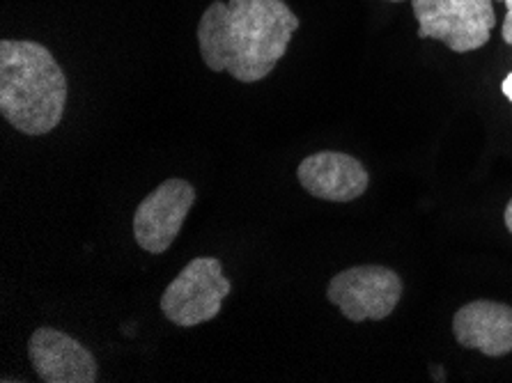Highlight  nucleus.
<instances>
[{
    "label": "nucleus",
    "instance_id": "0eeeda50",
    "mask_svg": "<svg viewBox=\"0 0 512 383\" xmlns=\"http://www.w3.org/2000/svg\"><path fill=\"white\" fill-rule=\"evenodd\" d=\"M28 356L37 377L46 383H95L99 367L95 356L72 335L42 326L30 335Z\"/></svg>",
    "mask_w": 512,
    "mask_h": 383
},
{
    "label": "nucleus",
    "instance_id": "f03ea898",
    "mask_svg": "<svg viewBox=\"0 0 512 383\" xmlns=\"http://www.w3.org/2000/svg\"><path fill=\"white\" fill-rule=\"evenodd\" d=\"M69 95L67 76L46 46L0 44V113L26 136H44L62 122Z\"/></svg>",
    "mask_w": 512,
    "mask_h": 383
},
{
    "label": "nucleus",
    "instance_id": "423d86ee",
    "mask_svg": "<svg viewBox=\"0 0 512 383\" xmlns=\"http://www.w3.org/2000/svg\"><path fill=\"white\" fill-rule=\"evenodd\" d=\"M196 202V189L186 179L173 177L145 195L134 214L136 244L152 255H161L173 246L177 234Z\"/></svg>",
    "mask_w": 512,
    "mask_h": 383
},
{
    "label": "nucleus",
    "instance_id": "f8f14e48",
    "mask_svg": "<svg viewBox=\"0 0 512 383\" xmlns=\"http://www.w3.org/2000/svg\"><path fill=\"white\" fill-rule=\"evenodd\" d=\"M503 221H506V228L512 234V198H510L508 207H506V214H503Z\"/></svg>",
    "mask_w": 512,
    "mask_h": 383
},
{
    "label": "nucleus",
    "instance_id": "39448f33",
    "mask_svg": "<svg viewBox=\"0 0 512 383\" xmlns=\"http://www.w3.org/2000/svg\"><path fill=\"white\" fill-rule=\"evenodd\" d=\"M402 280L393 269L363 264L340 271L327 287L329 301L349 322H382L402 299Z\"/></svg>",
    "mask_w": 512,
    "mask_h": 383
},
{
    "label": "nucleus",
    "instance_id": "9b49d317",
    "mask_svg": "<svg viewBox=\"0 0 512 383\" xmlns=\"http://www.w3.org/2000/svg\"><path fill=\"white\" fill-rule=\"evenodd\" d=\"M501 90H503V95H506L510 99V104H512V74H508L506 78H503Z\"/></svg>",
    "mask_w": 512,
    "mask_h": 383
},
{
    "label": "nucleus",
    "instance_id": "1a4fd4ad",
    "mask_svg": "<svg viewBox=\"0 0 512 383\" xmlns=\"http://www.w3.org/2000/svg\"><path fill=\"white\" fill-rule=\"evenodd\" d=\"M455 340L464 349H476L490 358L512 351V308L499 301H471L453 317Z\"/></svg>",
    "mask_w": 512,
    "mask_h": 383
},
{
    "label": "nucleus",
    "instance_id": "f257e3e1",
    "mask_svg": "<svg viewBox=\"0 0 512 383\" xmlns=\"http://www.w3.org/2000/svg\"><path fill=\"white\" fill-rule=\"evenodd\" d=\"M299 17L285 0H214L200 17V56L239 83L267 78L290 49Z\"/></svg>",
    "mask_w": 512,
    "mask_h": 383
},
{
    "label": "nucleus",
    "instance_id": "7ed1b4c3",
    "mask_svg": "<svg viewBox=\"0 0 512 383\" xmlns=\"http://www.w3.org/2000/svg\"><path fill=\"white\" fill-rule=\"evenodd\" d=\"M418 37L469 53L490 42L496 14L492 0H411Z\"/></svg>",
    "mask_w": 512,
    "mask_h": 383
},
{
    "label": "nucleus",
    "instance_id": "6e6552de",
    "mask_svg": "<svg viewBox=\"0 0 512 383\" xmlns=\"http://www.w3.org/2000/svg\"><path fill=\"white\" fill-rule=\"evenodd\" d=\"M299 184L313 198L352 202L368 191L370 175L363 163L345 152H317L306 156L297 170Z\"/></svg>",
    "mask_w": 512,
    "mask_h": 383
},
{
    "label": "nucleus",
    "instance_id": "20e7f679",
    "mask_svg": "<svg viewBox=\"0 0 512 383\" xmlns=\"http://www.w3.org/2000/svg\"><path fill=\"white\" fill-rule=\"evenodd\" d=\"M230 289L232 285L223 276L221 260L196 257L161 294V312L168 322L184 328L212 322L221 312Z\"/></svg>",
    "mask_w": 512,
    "mask_h": 383
},
{
    "label": "nucleus",
    "instance_id": "9d476101",
    "mask_svg": "<svg viewBox=\"0 0 512 383\" xmlns=\"http://www.w3.org/2000/svg\"><path fill=\"white\" fill-rule=\"evenodd\" d=\"M501 3H506V21H503L501 35H503V42L512 44V0H501Z\"/></svg>",
    "mask_w": 512,
    "mask_h": 383
},
{
    "label": "nucleus",
    "instance_id": "ddd939ff",
    "mask_svg": "<svg viewBox=\"0 0 512 383\" xmlns=\"http://www.w3.org/2000/svg\"><path fill=\"white\" fill-rule=\"evenodd\" d=\"M393 3H400V0H393Z\"/></svg>",
    "mask_w": 512,
    "mask_h": 383
}]
</instances>
